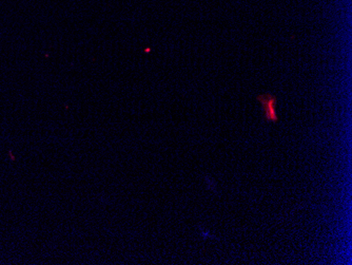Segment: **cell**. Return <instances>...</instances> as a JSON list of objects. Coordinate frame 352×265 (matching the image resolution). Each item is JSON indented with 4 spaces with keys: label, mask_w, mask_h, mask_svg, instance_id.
<instances>
[{
    "label": "cell",
    "mask_w": 352,
    "mask_h": 265,
    "mask_svg": "<svg viewBox=\"0 0 352 265\" xmlns=\"http://www.w3.org/2000/svg\"><path fill=\"white\" fill-rule=\"evenodd\" d=\"M258 100L262 105L265 112V118L267 122H278V116L276 114V107H278V98L272 94H265V96H258Z\"/></svg>",
    "instance_id": "6da1fadb"
}]
</instances>
